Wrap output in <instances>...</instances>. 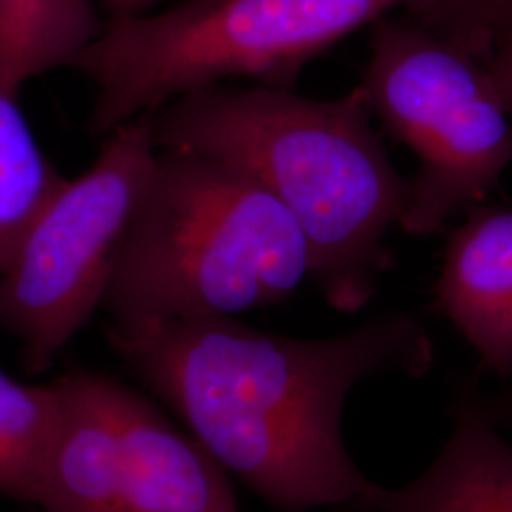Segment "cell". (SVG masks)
Listing matches in <instances>:
<instances>
[{
	"mask_svg": "<svg viewBox=\"0 0 512 512\" xmlns=\"http://www.w3.org/2000/svg\"><path fill=\"white\" fill-rule=\"evenodd\" d=\"M482 412L475 389L461 395L437 459L403 488L368 495L374 512H512V446Z\"/></svg>",
	"mask_w": 512,
	"mask_h": 512,
	"instance_id": "obj_9",
	"label": "cell"
},
{
	"mask_svg": "<svg viewBox=\"0 0 512 512\" xmlns=\"http://www.w3.org/2000/svg\"><path fill=\"white\" fill-rule=\"evenodd\" d=\"M63 181L38 147L18 93L0 86V270Z\"/></svg>",
	"mask_w": 512,
	"mask_h": 512,
	"instance_id": "obj_11",
	"label": "cell"
},
{
	"mask_svg": "<svg viewBox=\"0 0 512 512\" xmlns=\"http://www.w3.org/2000/svg\"><path fill=\"white\" fill-rule=\"evenodd\" d=\"M101 29L92 0H0V86L74 69Z\"/></svg>",
	"mask_w": 512,
	"mask_h": 512,
	"instance_id": "obj_10",
	"label": "cell"
},
{
	"mask_svg": "<svg viewBox=\"0 0 512 512\" xmlns=\"http://www.w3.org/2000/svg\"><path fill=\"white\" fill-rule=\"evenodd\" d=\"M152 131L158 148L236 165L272 192L302 230L310 279L334 310L359 311L378 293L410 179L391 162L361 86L313 99L217 84L152 112Z\"/></svg>",
	"mask_w": 512,
	"mask_h": 512,
	"instance_id": "obj_2",
	"label": "cell"
},
{
	"mask_svg": "<svg viewBox=\"0 0 512 512\" xmlns=\"http://www.w3.org/2000/svg\"><path fill=\"white\" fill-rule=\"evenodd\" d=\"M109 18H129L154 12L165 0H101Z\"/></svg>",
	"mask_w": 512,
	"mask_h": 512,
	"instance_id": "obj_16",
	"label": "cell"
},
{
	"mask_svg": "<svg viewBox=\"0 0 512 512\" xmlns=\"http://www.w3.org/2000/svg\"><path fill=\"white\" fill-rule=\"evenodd\" d=\"M440 313L480 365L512 376V209L476 205L446 243L435 287Z\"/></svg>",
	"mask_w": 512,
	"mask_h": 512,
	"instance_id": "obj_8",
	"label": "cell"
},
{
	"mask_svg": "<svg viewBox=\"0 0 512 512\" xmlns=\"http://www.w3.org/2000/svg\"><path fill=\"white\" fill-rule=\"evenodd\" d=\"M110 340L226 473L289 512L365 503L378 484L349 458L346 399L366 378H421L435 363L408 313L317 340L217 315L112 325Z\"/></svg>",
	"mask_w": 512,
	"mask_h": 512,
	"instance_id": "obj_1",
	"label": "cell"
},
{
	"mask_svg": "<svg viewBox=\"0 0 512 512\" xmlns=\"http://www.w3.org/2000/svg\"><path fill=\"white\" fill-rule=\"evenodd\" d=\"M57 425L54 385H23L0 370V494L35 503Z\"/></svg>",
	"mask_w": 512,
	"mask_h": 512,
	"instance_id": "obj_12",
	"label": "cell"
},
{
	"mask_svg": "<svg viewBox=\"0 0 512 512\" xmlns=\"http://www.w3.org/2000/svg\"><path fill=\"white\" fill-rule=\"evenodd\" d=\"M480 406L486 418L499 429H512V376L490 397H480Z\"/></svg>",
	"mask_w": 512,
	"mask_h": 512,
	"instance_id": "obj_15",
	"label": "cell"
},
{
	"mask_svg": "<svg viewBox=\"0 0 512 512\" xmlns=\"http://www.w3.org/2000/svg\"><path fill=\"white\" fill-rule=\"evenodd\" d=\"M158 152L152 114L114 129L95 162L44 203L0 270V327L21 342L27 370H46L103 308Z\"/></svg>",
	"mask_w": 512,
	"mask_h": 512,
	"instance_id": "obj_6",
	"label": "cell"
},
{
	"mask_svg": "<svg viewBox=\"0 0 512 512\" xmlns=\"http://www.w3.org/2000/svg\"><path fill=\"white\" fill-rule=\"evenodd\" d=\"M310 274L302 230L255 177L160 148L103 308L120 327L236 317L289 298Z\"/></svg>",
	"mask_w": 512,
	"mask_h": 512,
	"instance_id": "obj_3",
	"label": "cell"
},
{
	"mask_svg": "<svg viewBox=\"0 0 512 512\" xmlns=\"http://www.w3.org/2000/svg\"><path fill=\"white\" fill-rule=\"evenodd\" d=\"M361 88L389 135L420 160L399 226L429 238L494 192L512 164L511 116L486 65L418 19L370 25Z\"/></svg>",
	"mask_w": 512,
	"mask_h": 512,
	"instance_id": "obj_5",
	"label": "cell"
},
{
	"mask_svg": "<svg viewBox=\"0 0 512 512\" xmlns=\"http://www.w3.org/2000/svg\"><path fill=\"white\" fill-rule=\"evenodd\" d=\"M52 385L42 512H238L226 471L143 395L80 370Z\"/></svg>",
	"mask_w": 512,
	"mask_h": 512,
	"instance_id": "obj_7",
	"label": "cell"
},
{
	"mask_svg": "<svg viewBox=\"0 0 512 512\" xmlns=\"http://www.w3.org/2000/svg\"><path fill=\"white\" fill-rule=\"evenodd\" d=\"M410 0H184L109 18L74 69L95 86L90 129L107 137L167 103L247 78L294 90L313 59Z\"/></svg>",
	"mask_w": 512,
	"mask_h": 512,
	"instance_id": "obj_4",
	"label": "cell"
},
{
	"mask_svg": "<svg viewBox=\"0 0 512 512\" xmlns=\"http://www.w3.org/2000/svg\"><path fill=\"white\" fill-rule=\"evenodd\" d=\"M484 65L492 78L495 92L512 118V33L497 42Z\"/></svg>",
	"mask_w": 512,
	"mask_h": 512,
	"instance_id": "obj_14",
	"label": "cell"
},
{
	"mask_svg": "<svg viewBox=\"0 0 512 512\" xmlns=\"http://www.w3.org/2000/svg\"><path fill=\"white\" fill-rule=\"evenodd\" d=\"M406 14L482 63L512 33V0H410Z\"/></svg>",
	"mask_w": 512,
	"mask_h": 512,
	"instance_id": "obj_13",
	"label": "cell"
}]
</instances>
